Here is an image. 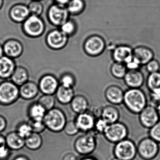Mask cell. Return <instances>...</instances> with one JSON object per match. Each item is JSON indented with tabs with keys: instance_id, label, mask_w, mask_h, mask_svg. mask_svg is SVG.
I'll return each mask as SVG.
<instances>
[{
	"instance_id": "cell-30",
	"label": "cell",
	"mask_w": 160,
	"mask_h": 160,
	"mask_svg": "<svg viewBox=\"0 0 160 160\" xmlns=\"http://www.w3.org/2000/svg\"><path fill=\"white\" fill-rule=\"evenodd\" d=\"M42 138L40 134L32 132L25 139V146L31 150H37L42 145Z\"/></svg>"
},
{
	"instance_id": "cell-51",
	"label": "cell",
	"mask_w": 160,
	"mask_h": 160,
	"mask_svg": "<svg viewBox=\"0 0 160 160\" xmlns=\"http://www.w3.org/2000/svg\"><path fill=\"white\" fill-rule=\"evenodd\" d=\"M13 160H29V159L24 155H19L16 157Z\"/></svg>"
},
{
	"instance_id": "cell-52",
	"label": "cell",
	"mask_w": 160,
	"mask_h": 160,
	"mask_svg": "<svg viewBox=\"0 0 160 160\" xmlns=\"http://www.w3.org/2000/svg\"><path fill=\"white\" fill-rule=\"evenodd\" d=\"M4 51H3V46L0 44V58L4 56Z\"/></svg>"
},
{
	"instance_id": "cell-18",
	"label": "cell",
	"mask_w": 160,
	"mask_h": 160,
	"mask_svg": "<svg viewBox=\"0 0 160 160\" xmlns=\"http://www.w3.org/2000/svg\"><path fill=\"white\" fill-rule=\"evenodd\" d=\"M153 56L152 50L146 47H138L133 50V60L140 66L146 65L153 59Z\"/></svg>"
},
{
	"instance_id": "cell-19",
	"label": "cell",
	"mask_w": 160,
	"mask_h": 160,
	"mask_svg": "<svg viewBox=\"0 0 160 160\" xmlns=\"http://www.w3.org/2000/svg\"><path fill=\"white\" fill-rule=\"evenodd\" d=\"M133 50L127 46L117 47L113 50L112 58L115 62L126 64L133 60Z\"/></svg>"
},
{
	"instance_id": "cell-12",
	"label": "cell",
	"mask_w": 160,
	"mask_h": 160,
	"mask_svg": "<svg viewBox=\"0 0 160 160\" xmlns=\"http://www.w3.org/2000/svg\"><path fill=\"white\" fill-rule=\"evenodd\" d=\"M138 115L140 124L148 129L151 128L160 120L156 108L150 105H148Z\"/></svg>"
},
{
	"instance_id": "cell-56",
	"label": "cell",
	"mask_w": 160,
	"mask_h": 160,
	"mask_svg": "<svg viewBox=\"0 0 160 160\" xmlns=\"http://www.w3.org/2000/svg\"><path fill=\"white\" fill-rule=\"evenodd\" d=\"M112 160H119V159H117V158H114V159H112Z\"/></svg>"
},
{
	"instance_id": "cell-55",
	"label": "cell",
	"mask_w": 160,
	"mask_h": 160,
	"mask_svg": "<svg viewBox=\"0 0 160 160\" xmlns=\"http://www.w3.org/2000/svg\"><path fill=\"white\" fill-rule=\"evenodd\" d=\"M32 1H42V0H32Z\"/></svg>"
},
{
	"instance_id": "cell-4",
	"label": "cell",
	"mask_w": 160,
	"mask_h": 160,
	"mask_svg": "<svg viewBox=\"0 0 160 160\" xmlns=\"http://www.w3.org/2000/svg\"><path fill=\"white\" fill-rule=\"evenodd\" d=\"M20 97L19 87L12 81L5 80L0 83V104L9 106Z\"/></svg>"
},
{
	"instance_id": "cell-8",
	"label": "cell",
	"mask_w": 160,
	"mask_h": 160,
	"mask_svg": "<svg viewBox=\"0 0 160 160\" xmlns=\"http://www.w3.org/2000/svg\"><path fill=\"white\" fill-rule=\"evenodd\" d=\"M23 30L27 36L37 38L43 34L45 30V25L40 17L30 15L23 23Z\"/></svg>"
},
{
	"instance_id": "cell-47",
	"label": "cell",
	"mask_w": 160,
	"mask_h": 160,
	"mask_svg": "<svg viewBox=\"0 0 160 160\" xmlns=\"http://www.w3.org/2000/svg\"><path fill=\"white\" fill-rule=\"evenodd\" d=\"M62 160H78L77 157L72 153H68L64 155Z\"/></svg>"
},
{
	"instance_id": "cell-25",
	"label": "cell",
	"mask_w": 160,
	"mask_h": 160,
	"mask_svg": "<svg viewBox=\"0 0 160 160\" xmlns=\"http://www.w3.org/2000/svg\"><path fill=\"white\" fill-rule=\"evenodd\" d=\"M70 104L72 110L77 115L87 112L88 109V101L87 97L81 94L75 95Z\"/></svg>"
},
{
	"instance_id": "cell-53",
	"label": "cell",
	"mask_w": 160,
	"mask_h": 160,
	"mask_svg": "<svg viewBox=\"0 0 160 160\" xmlns=\"http://www.w3.org/2000/svg\"><path fill=\"white\" fill-rule=\"evenodd\" d=\"M156 108L157 112H158V115H159V117H160V102L158 104L157 106L156 107Z\"/></svg>"
},
{
	"instance_id": "cell-41",
	"label": "cell",
	"mask_w": 160,
	"mask_h": 160,
	"mask_svg": "<svg viewBox=\"0 0 160 160\" xmlns=\"http://www.w3.org/2000/svg\"><path fill=\"white\" fill-rule=\"evenodd\" d=\"M29 123H30L33 132L40 134L46 128L43 120H30Z\"/></svg>"
},
{
	"instance_id": "cell-13",
	"label": "cell",
	"mask_w": 160,
	"mask_h": 160,
	"mask_svg": "<svg viewBox=\"0 0 160 160\" xmlns=\"http://www.w3.org/2000/svg\"><path fill=\"white\" fill-rule=\"evenodd\" d=\"M38 85L40 91L43 94L53 95L59 87L60 83L55 76L48 74L41 78Z\"/></svg>"
},
{
	"instance_id": "cell-3",
	"label": "cell",
	"mask_w": 160,
	"mask_h": 160,
	"mask_svg": "<svg viewBox=\"0 0 160 160\" xmlns=\"http://www.w3.org/2000/svg\"><path fill=\"white\" fill-rule=\"evenodd\" d=\"M97 145L95 133L92 131L78 137L74 143V148L80 155L87 156L94 151Z\"/></svg>"
},
{
	"instance_id": "cell-26",
	"label": "cell",
	"mask_w": 160,
	"mask_h": 160,
	"mask_svg": "<svg viewBox=\"0 0 160 160\" xmlns=\"http://www.w3.org/2000/svg\"><path fill=\"white\" fill-rule=\"evenodd\" d=\"M55 94L58 102L63 105L70 104L75 95L73 88H66L60 85Z\"/></svg>"
},
{
	"instance_id": "cell-24",
	"label": "cell",
	"mask_w": 160,
	"mask_h": 160,
	"mask_svg": "<svg viewBox=\"0 0 160 160\" xmlns=\"http://www.w3.org/2000/svg\"><path fill=\"white\" fill-rule=\"evenodd\" d=\"M120 113L118 109L115 105H106L102 107L101 117L108 124L118 121Z\"/></svg>"
},
{
	"instance_id": "cell-50",
	"label": "cell",
	"mask_w": 160,
	"mask_h": 160,
	"mask_svg": "<svg viewBox=\"0 0 160 160\" xmlns=\"http://www.w3.org/2000/svg\"><path fill=\"white\" fill-rule=\"evenodd\" d=\"M80 160H98L97 158L93 156H89V155H87L85 156L84 157H82Z\"/></svg>"
},
{
	"instance_id": "cell-16",
	"label": "cell",
	"mask_w": 160,
	"mask_h": 160,
	"mask_svg": "<svg viewBox=\"0 0 160 160\" xmlns=\"http://www.w3.org/2000/svg\"><path fill=\"white\" fill-rule=\"evenodd\" d=\"M124 91L117 85L108 86L105 91L104 95L108 102L113 105L123 103Z\"/></svg>"
},
{
	"instance_id": "cell-49",
	"label": "cell",
	"mask_w": 160,
	"mask_h": 160,
	"mask_svg": "<svg viewBox=\"0 0 160 160\" xmlns=\"http://www.w3.org/2000/svg\"><path fill=\"white\" fill-rule=\"evenodd\" d=\"M55 1L57 2V4L64 6V5L68 4L70 0H55Z\"/></svg>"
},
{
	"instance_id": "cell-37",
	"label": "cell",
	"mask_w": 160,
	"mask_h": 160,
	"mask_svg": "<svg viewBox=\"0 0 160 160\" xmlns=\"http://www.w3.org/2000/svg\"><path fill=\"white\" fill-rule=\"evenodd\" d=\"M63 131L66 135L70 136L75 135L79 132V129L78 128L75 120H72L67 121L63 129Z\"/></svg>"
},
{
	"instance_id": "cell-14",
	"label": "cell",
	"mask_w": 160,
	"mask_h": 160,
	"mask_svg": "<svg viewBox=\"0 0 160 160\" xmlns=\"http://www.w3.org/2000/svg\"><path fill=\"white\" fill-rule=\"evenodd\" d=\"M96 120L93 114L88 111L78 114L74 120L79 132L87 133L93 131Z\"/></svg>"
},
{
	"instance_id": "cell-33",
	"label": "cell",
	"mask_w": 160,
	"mask_h": 160,
	"mask_svg": "<svg viewBox=\"0 0 160 160\" xmlns=\"http://www.w3.org/2000/svg\"><path fill=\"white\" fill-rule=\"evenodd\" d=\"M37 102L43 107L47 111L54 108L56 104V100L53 95L48 94H43Z\"/></svg>"
},
{
	"instance_id": "cell-34",
	"label": "cell",
	"mask_w": 160,
	"mask_h": 160,
	"mask_svg": "<svg viewBox=\"0 0 160 160\" xmlns=\"http://www.w3.org/2000/svg\"><path fill=\"white\" fill-rule=\"evenodd\" d=\"M16 132L20 136L25 139L33 132L29 122H23L19 123L17 128Z\"/></svg>"
},
{
	"instance_id": "cell-1",
	"label": "cell",
	"mask_w": 160,
	"mask_h": 160,
	"mask_svg": "<svg viewBox=\"0 0 160 160\" xmlns=\"http://www.w3.org/2000/svg\"><path fill=\"white\" fill-rule=\"evenodd\" d=\"M123 103L130 112L139 114L148 105V99L140 88H129L124 91Z\"/></svg>"
},
{
	"instance_id": "cell-27",
	"label": "cell",
	"mask_w": 160,
	"mask_h": 160,
	"mask_svg": "<svg viewBox=\"0 0 160 160\" xmlns=\"http://www.w3.org/2000/svg\"><path fill=\"white\" fill-rule=\"evenodd\" d=\"M47 111L38 102L32 103L28 109V115L31 121L43 120Z\"/></svg>"
},
{
	"instance_id": "cell-35",
	"label": "cell",
	"mask_w": 160,
	"mask_h": 160,
	"mask_svg": "<svg viewBox=\"0 0 160 160\" xmlns=\"http://www.w3.org/2000/svg\"><path fill=\"white\" fill-rule=\"evenodd\" d=\"M60 85L66 88H73L76 85V78L72 74L69 73L63 74L60 79Z\"/></svg>"
},
{
	"instance_id": "cell-6",
	"label": "cell",
	"mask_w": 160,
	"mask_h": 160,
	"mask_svg": "<svg viewBox=\"0 0 160 160\" xmlns=\"http://www.w3.org/2000/svg\"><path fill=\"white\" fill-rule=\"evenodd\" d=\"M129 130L123 122L118 121L108 125L103 134L106 139L111 143H116L127 138Z\"/></svg>"
},
{
	"instance_id": "cell-23",
	"label": "cell",
	"mask_w": 160,
	"mask_h": 160,
	"mask_svg": "<svg viewBox=\"0 0 160 160\" xmlns=\"http://www.w3.org/2000/svg\"><path fill=\"white\" fill-rule=\"evenodd\" d=\"M6 146L11 150L18 151L25 146V139L16 131L11 132L5 137Z\"/></svg>"
},
{
	"instance_id": "cell-31",
	"label": "cell",
	"mask_w": 160,
	"mask_h": 160,
	"mask_svg": "<svg viewBox=\"0 0 160 160\" xmlns=\"http://www.w3.org/2000/svg\"><path fill=\"white\" fill-rule=\"evenodd\" d=\"M128 71L126 65L121 62H114L110 67L111 74L117 79H123Z\"/></svg>"
},
{
	"instance_id": "cell-11",
	"label": "cell",
	"mask_w": 160,
	"mask_h": 160,
	"mask_svg": "<svg viewBox=\"0 0 160 160\" xmlns=\"http://www.w3.org/2000/svg\"><path fill=\"white\" fill-rule=\"evenodd\" d=\"M68 42V36L61 30L55 29L48 32L46 42L50 48L59 50L65 47Z\"/></svg>"
},
{
	"instance_id": "cell-2",
	"label": "cell",
	"mask_w": 160,
	"mask_h": 160,
	"mask_svg": "<svg viewBox=\"0 0 160 160\" xmlns=\"http://www.w3.org/2000/svg\"><path fill=\"white\" fill-rule=\"evenodd\" d=\"M67 121L64 112L58 108H54L47 111L43 119L46 128L55 133L60 132L63 131Z\"/></svg>"
},
{
	"instance_id": "cell-22",
	"label": "cell",
	"mask_w": 160,
	"mask_h": 160,
	"mask_svg": "<svg viewBox=\"0 0 160 160\" xmlns=\"http://www.w3.org/2000/svg\"><path fill=\"white\" fill-rule=\"evenodd\" d=\"M20 97L26 100H30L38 95L40 90L38 84L32 81H28L19 87Z\"/></svg>"
},
{
	"instance_id": "cell-20",
	"label": "cell",
	"mask_w": 160,
	"mask_h": 160,
	"mask_svg": "<svg viewBox=\"0 0 160 160\" xmlns=\"http://www.w3.org/2000/svg\"><path fill=\"white\" fill-rule=\"evenodd\" d=\"M16 67L13 59L5 55L2 56L0 58V78L4 80L11 78Z\"/></svg>"
},
{
	"instance_id": "cell-42",
	"label": "cell",
	"mask_w": 160,
	"mask_h": 160,
	"mask_svg": "<svg viewBox=\"0 0 160 160\" xmlns=\"http://www.w3.org/2000/svg\"><path fill=\"white\" fill-rule=\"evenodd\" d=\"M160 64L158 61L152 59L146 64V70L150 73L159 72Z\"/></svg>"
},
{
	"instance_id": "cell-28",
	"label": "cell",
	"mask_w": 160,
	"mask_h": 160,
	"mask_svg": "<svg viewBox=\"0 0 160 160\" xmlns=\"http://www.w3.org/2000/svg\"><path fill=\"white\" fill-rule=\"evenodd\" d=\"M11 79V81L19 87L28 81V72L23 66H17Z\"/></svg>"
},
{
	"instance_id": "cell-29",
	"label": "cell",
	"mask_w": 160,
	"mask_h": 160,
	"mask_svg": "<svg viewBox=\"0 0 160 160\" xmlns=\"http://www.w3.org/2000/svg\"><path fill=\"white\" fill-rule=\"evenodd\" d=\"M146 84L150 92L160 93V72L149 74Z\"/></svg>"
},
{
	"instance_id": "cell-43",
	"label": "cell",
	"mask_w": 160,
	"mask_h": 160,
	"mask_svg": "<svg viewBox=\"0 0 160 160\" xmlns=\"http://www.w3.org/2000/svg\"><path fill=\"white\" fill-rule=\"evenodd\" d=\"M150 105L156 108L160 102V93H150Z\"/></svg>"
},
{
	"instance_id": "cell-45",
	"label": "cell",
	"mask_w": 160,
	"mask_h": 160,
	"mask_svg": "<svg viewBox=\"0 0 160 160\" xmlns=\"http://www.w3.org/2000/svg\"><path fill=\"white\" fill-rule=\"evenodd\" d=\"M128 70H138L140 65L134 61L133 60L129 63L125 64Z\"/></svg>"
},
{
	"instance_id": "cell-46",
	"label": "cell",
	"mask_w": 160,
	"mask_h": 160,
	"mask_svg": "<svg viewBox=\"0 0 160 160\" xmlns=\"http://www.w3.org/2000/svg\"><path fill=\"white\" fill-rule=\"evenodd\" d=\"M7 122L3 116L0 115V133L3 132L6 129Z\"/></svg>"
},
{
	"instance_id": "cell-54",
	"label": "cell",
	"mask_w": 160,
	"mask_h": 160,
	"mask_svg": "<svg viewBox=\"0 0 160 160\" xmlns=\"http://www.w3.org/2000/svg\"><path fill=\"white\" fill-rule=\"evenodd\" d=\"M4 3V0H0V10L2 8Z\"/></svg>"
},
{
	"instance_id": "cell-32",
	"label": "cell",
	"mask_w": 160,
	"mask_h": 160,
	"mask_svg": "<svg viewBox=\"0 0 160 160\" xmlns=\"http://www.w3.org/2000/svg\"><path fill=\"white\" fill-rule=\"evenodd\" d=\"M67 5L69 13L78 15L83 12L85 4L83 0H70Z\"/></svg>"
},
{
	"instance_id": "cell-10",
	"label": "cell",
	"mask_w": 160,
	"mask_h": 160,
	"mask_svg": "<svg viewBox=\"0 0 160 160\" xmlns=\"http://www.w3.org/2000/svg\"><path fill=\"white\" fill-rule=\"evenodd\" d=\"M84 50L91 57H97L101 55L106 47L104 39L98 35L89 37L84 44Z\"/></svg>"
},
{
	"instance_id": "cell-7",
	"label": "cell",
	"mask_w": 160,
	"mask_h": 160,
	"mask_svg": "<svg viewBox=\"0 0 160 160\" xmlns=\"http://www.w3.org/2000/svg\"><path fill=\"white\" fill-rule=\"evenodd\" d=\"M159 143L151 138L146 137L139 141L137 147V153L145 160L154 159L159 152Z\"/></svg>"
},
{
	"instance_id": "cell-5",
	"label": "cell",
	"mask_w": 160,
	"mask_h": 160,
	"mask_svg": "<svg viewBox=\"0 0 160 160\" xmlns=\"http://www.w3.org/2000/svg\"><path fill=\"white\" fill-rule=\"evenodd\" d=\"M113 150L115 157L120 160H133L137 154V147L129 138L116 143Z\"/></svg>"
},
{
	"instance_id": "cell-40",
	"label": "cell",
	"mask_w": 160,
	"mask_h": 160,
	"mask_svg": "<svg viewBox=\"0 0 160 160\" xmlns=\"http://www.w3.org/2000/svg\"><path fill=\"white\" fill-rule=\"evenodd\" d=\"M108 125V123L106 122L102 118H97L95 121L94 129L93 131H94L95 133L103 134L105 130H106Z\"/></svg>"
},
{
	"instance_id": "cell-44",
	"label": "cell",
	"mask_w": 160,
	"mask_h": 160,
	"mask_svg": "<svg viewBox=\"0 0 160 160\" xmlns=\"http://www.w3.org/2000/svg\"><path fill=\"white\" fill-rule=\"evenodd\" d=\"M10 150H11L8 147H6L0 151V160L7 159L10 156Z\"/></svg>"
},
{
	"instance_id": "cell-21",
	"label": "cell",
	"mask_w": 160,
	"mask_h": 160,
	"mask_svg": "<svg viewBox=\"0 0 160 160\" xmlns=\"http://www.w3.org/2000/svg\"><path fill=\"white\" fill-rule=\"evenodd\" d=\"M10 17L16 23H24L31 15L28 6L22 4L14 5L10 11Z\"/></svg>"
},
{
	"instance_id": "cell-38",
	"label": "cell",
	"mask_w": 160,
	"mask_h": 160,
	"mask_svg": "<svg viewBox=\"0 0 160 160\" xmlns=\"http://www.w3.org/2000/svg\"><path fill=\"white\" fill-rule=\"evenodd\" d=\"M60 30L68 36L72 35L76 31V25L72 20H68L60 27Z\"/></svg>"
},
{
	"instance_id": "cell-48",
	"label": "cell",
	"mask_w": 160,
	"mask_h": 160,
	"mask_svg": "<svg viewBox=\"0 0 160 160\" xmlns=\"http://www.w3.org/2000/svg\"><path fill=\"white\" fill-rule=\"evenodd\" d=\"M6 147H7V146H6L5 137L2 135L0 134V151L2 150Z\"/></svg>"
},
{
	"instance_id": "cell-17",
	"label": "cell",
	"mask_w": 160,
	"mask_h": 160,
	"mask_svg": "<svg viewBox=\"0 0 160 160\" xmlns=\"http://www.w3.org/2000/svg\"><path fill=\"white\" fill-rule=\"evenodd\" d=\"M3 48L5 56L12 59L20 57L24 50L22 44L16 39H10L6 41L3 45Z\"/></svg>"
},
{
	"instance_id": "cell-39",
	"label": "cell",
	"mask_w": 160,
	"mask_h": 160,
	"mask_svg": "<svg viewBox=\"0 0 160 160\" xmlns=\"http://www.w3.org/2000/svg\"><path fill=\"white\" fill-rule=\"evenodd\" d=\"M149 137L160 143V120L149 131Z\"/></svg>"
},
{
	"instance_id": "cell-15",
	"label": "cell",
	"mask_w": 160,
	"mask_h": 160,
	"mask_svg": "<svg viewBox=\"0 0 160 160\" xmlns=\"http://www.w3.org/2000/svg\"><path fill=\"white\" fill-rule=\"evenodd\" d=\"M123 79L129 88H140L145 82L144 74L139 69L128 70Z\"/></svg>"
},
{
	"instance_id": "cell-36",
	"label": "cell",
	"mask_w": 160,
	"mask_h": 160,
	"mask_svg": "<svg viewBox=\"0 0 160 160\" xmlns=\"http://www.w3.org/2000/svg\"><path fill=\"white\" fill-rule=\"evenodd\" d=\"M28 7L31 15L40 17L43 12V6L40 1H32Z\"/></svg>"
},
{
	"instance_id": "cell-9",
	"label": "cell",
	"mask_w": 160,
	"mask_h": 160,
	"mask_svg": "<svg viewBox=\"0 0 160 160\" xmlns=\"http://www.w3.org/2000/svg\"><path fill=\"white\" fill-rule=\"evenodd\" d=\"M69 14L67 8L56 3L49 7L47 15L49 22L52 25L60 27L68 21Z\"/></svg>"
}]
</instances>
